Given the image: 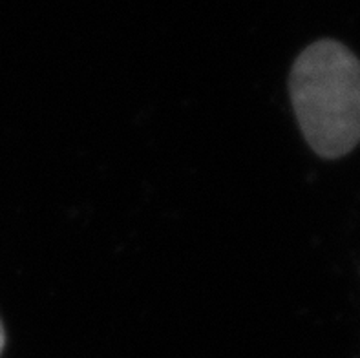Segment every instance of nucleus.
Instances as JSON below:
<instances>
[{"label": "nucleus", "mask_w": 360, "mask_h": 358, "mask_svg": "<svg viewBox=\"0 0 360 358\" xmlns=\"http://www.w3.org/2000/svg\"><path fill=\"white\" fill-rule=\"evenodd\" d=\"M6 344V335H4V326H2V320H0V353L4 350Z\"/></svg>", "instance_id": "2"}, {"label": "nucleus", "mask_w": 360, "mask_h": 358, "mask_svg": "<svg viewBox=\"0 0 360 358\" xmlns=\"http://www.w3.org/2000/svg\"><path fill=\"white\" fill-rule=\"evenodd\" d=\"M289 94L307 145L326 159L349 154L360 143V60L333 39L298 55Z\"/></svg>", "instance_id": "1"}]
</instances>
